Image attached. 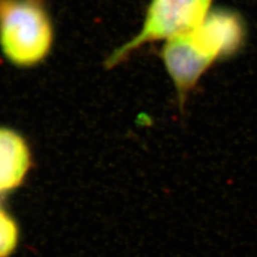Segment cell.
Wrapping results in <instances>:
<instances>
[{"instance_id": "obj_2", "label": "cell", "mask_w": 257, "mask_h": 257, "mask_svg": "<svg viewBox=\"0 0 257 257\" xmlns=\"http://www.w3.org/2000/svg\"><path fill=\"white\" fill-rule=\"evenodd\" d=\"M54 37L46 0H0V48L14 66L31 68L42 62Z\"/></svg>"}, {"instance_id": "obj_1", "label": "cell", "mask_w": 257, "mask_h": 257, "mask_svg": "<svg viewBox=\"0 0 257 257\" xmlns=\"http://www.w3.org/2000/svg\"><path fill=\"white\" fill-rule=\"evenodd\" d=\"M245 39L246 26L241 14L228 8H218L195 28L165 41L161 58L181 106L206 71L218 60L236 55Z\"/></svg>"}, {"instance_id": "obj_3", "label": "cell", "mask_w": 257, "mask_h": 257, "mask_svg": "<svg viewBox=\"0 0 257 257\" xmlns=\"http://www.w3.org/2000/svg\"><path fill=\"white\" fill-rule=\"evenodd\" d=\"M213 0H150L141 30L106 59V68H114L142 46L167 41L186 34L202 23L212 10Z\"/></svg>"}, {"instance_id": "obj_6", "label": "cell", "mask_w": 257, "mask_h": 257, "mask_svg": "<svg viewBox=\"0 0 257 257\" xmlns=\"http://www.w3.org/2000/svg\"><path fill=\"white\" fill-rule=\"evenodd\" d=\"M0 206H2V200H0Z\"/></svg>"}, {"instance_id": "obj_4", "label": "cell", "mask_w": 257, "mask_h": 257, "mask_svg": "<svg viewBox=\"0 0 257 257\" xmlns=\"http://www.w3.org/2000/svg\"><path fill=\"white\" fill-rule=\"evenodd\" d=\"M31 164L27 142L9 127L0 126V194L18 189Z\"/></svg>"}, {"instance_id": "obj_5", "label": "cell", "mask_w": 257, "mask_h": 257, "mask_svg": "<svg viewBox=\"0 0 257 257\" xmlns=\"http://www.w3.org/2000/svg\"><path fill=\"white\" fill-rule=\"evenodd\" d=\"M20 239L18 223L0 206V257H9L15 251Z\"/></svg>"}]
</instances>
